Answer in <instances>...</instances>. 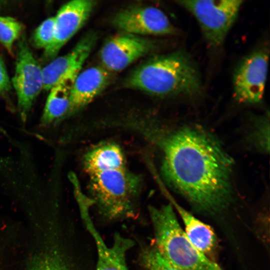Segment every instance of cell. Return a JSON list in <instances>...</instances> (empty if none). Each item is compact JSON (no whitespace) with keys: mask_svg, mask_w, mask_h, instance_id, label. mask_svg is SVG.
Returning <instances> with one entry per match:
<instances>
[{"mask_svg":"<svg viewBox=\"0 0 270 270\" xmlns=\"http://www.w3.org/2000/svg\"><path fill=\"white\" fill-rule=\"evenodd\" d=\"M193 14L208 43L218 47L223 42L242 4L240 0H178Z\"/></svg>","mask_w":270,"mask_h":270,"instance_id":"5","label":"cell"},{"mask_svg":"<svg viewBox=\"0 0 270 270\" xmlns=\"http://www.w3.org/2000/svg\"><path fill=\"white\" fill-rule=\"evenodd\" d=\"M54 34V16L44 20L36 29L32 36L34 46L44 50L52 43Z\"/></svg>","mask_w":270,"mask_h":270,"instance_id":"19","label":"cell"},{"mask_svg":"<svg viewBox=\"0 0 270 270\" xmlns=\"http://www.w3.org/2000/svg\"><path fill=\"white\" fill-rule=\"evenodd\" d=\"M95 2L92 0H73L64 4L54 19V34L51 44L44 50L42 59L54 58L64 46L82 28L90 17Z\"/></svg>","mask_w":270,"mask_h":270,"instance_id":"8","label":"cell"},{"mask_svg":"<svg viewBox=\"0 0 270 270\" xmlns=\"http://www.w3.org/2000/svg\"><path fill=\"white\" fill-rule=\"evenodd\" d=\"M162 176L197 210L225 208L233 193L232 160L215 138L202 128L184 126L161 140Z\"/></svg>","mask_w":270,"mask_h":270,"instance_id":"1","label":"cell"},{"mask_svg":"<svg viewBox=\"0 0 270 270\" xmlns=\"http://www.w3.org/2000/svg\"><path fill=\"white\" fill-rule=\"evenodd\" d=\"M78 200L82 220L95 242L97 252L96 270H128L126 254L134 246V241L116 233L114 236L112 245L108 246L96 228L89 213V206L93 202L82 198Z\"/></svg>","mask_w":270,"mask_h":270,"instance_id":"9","label":"cell"},{"mask_svg":"<svg viewBox=\"0 0 270 270\" xmlns=\"http://www.w3.org/2000/svg\"><path fill=\"white\" fill-rule=\"evenodd\" d=\"M268 54L258 50L246 56L233 76L234 96L238 102L256 104L263 98L268 70Z\"/></svg>","mask_w":270,"mask_h":270,"instance_id":"7","label":"cell"},{"mask_svg":"<svg viewBox=\"0 0 270 270\" xmlns=\"http://www.w3.org/2000/svg\"><path fill=\"white\" fill-rule=\"evenodd\" d=\"M30 270H74L58 252L45 254L34 260Z\"/></svg>","mask_w":270,"mask_h":270,"instance_id":"18","label":"cell"},{"mask_svg":"<svg viewBox=\"0 0 270 270\" xmlns=\"http://www.w3.org/2000/svg\"><path fill=\"white\" fill-rule=\"evenodd\" d=\"M109 80L110 74L104 68L92 66L80 72L72 89L68 114L93 100L106 88Z\"/></svg>","mask_w":270,"mask_h":270,"instance_id":"13","label":"cell"},{"mask_svg":"<svg viewBox=\"0 0 270 270\" xmlns=\"http://www.w3.org/2000/svg\"><path fill=\"white\" fill-rule=\"evenodd\" d=\"M6 2L3 0H0V10L5 4Z\"/></svg>","mask_w":270,"mask_h":270,"instance_id":"22","label":"cell"},{"mask_svg":"<svg viewBox=\"0 0 270 270\" xmlns=\"http://www.w3.org/2000/svg\"><path fill=\"white\" fill-rule=\"evenodd\" d=\"M113 24L126 34L136 35L174 34L176 28L166 15L153 6H134L118 12Z\"/></svg>","mask_w":270,"mask_h":270,"instance_id":"10","label":"cell"},{"mask_svg":"<svg viewBox=\"0 0 270 270\" xmlns=\"http://www.w3.org/2000/svg\"><path fill=\"white\" fill-rule=\"evenodd\" d=\"M149 213L154 242L162 256L178 270H222L190 242L176 216L172 204L150 206Z\"/></svg>","mask_w":270,"mask_h":270,"instance_id":"4","label":"cell"},{"mask_svg":"<svg viewBox=\"0 0 270 270\" xmlns=\"http://www.w3.org/2000/svg\"><path fill=\"white\" fill-rule=\"evenodd\" d=\"M12 88L11 82L4 64L0 57V96L8 92Z\"/></svg>","mask_w":270,"mask_h":270,"instance_id":"21","label":"cell"},{"mask_svg":"<svg viewBox=\"0 0 270 270\" xmlns=\"http://www.w3.org/2000/svg\"><path fill=\"white\" fill-rule=\"evenodd\" d=\"M22 24L16 18L0 16V43L13 54L14 44L22 35Z\"/></svg>","mask_w":270,"mask_h":270,"instance_id":"16","label":"cell"},{"mask_svg":"<svg viewBox=\"0 0 270 270\" xmlns=\"http://www.w3.org/2000/svg\"><path fill=\"white\" fill-rule=\"evenodd\" d=\"M80 72H70L50 90L40 119L42 126L49 125L68 114L72 89Z\"/></svg>","mask_w":270,"mask_h":270,"instance_id":"14","label":"cell"},{"mask_svg":"<svg viewBox=\"0 0 270 270\" xmlns=\"http://www.w3.org/2000/svg\"><path fill=\"white\" fill-rule=\"evenodd\" d=\"M18 113L26 120L34 102L43 90L42 68L34 58L24 35L18 40L14 75L11 81Z\"/></svg>","mask_w":270,"mask_h":270,"instance_id":"6","label":"cell"},{"mask_svg":"<svg viewBox=\"0 0 270 270\" xmlns=\"http://www.w3.org/2000/svg\"><path fill=\"white\" fill-rule=\"evenodd\" d=\"M96 41V36L88 33L65 55L56 57L42 68L43 90H50L70 72L80 70Z\"/></svg>","mask_w":270,"mask_h":270,"instance_id":"12","label":"cell"},{"mask_svg":"<svg viewBox=\"0 0 270 270\" xmlns=\"http://www.w3.org/2000/svg\"><path fill=\"white\" fill-rule=\"evenodd\" d=\"M140 259L142 270H178L162 256L154 244L142 249Z\"/></svg>","mask_w":270,"mask_h":270,"instance_id":"17","label":"cell"},{"mask_svg":"<svg viewBox=\"0 0 270 270\" xmlns=\"http://www.w3.org/2000/svg\"><path fill=\"white\" fill-rule=\"evenodd\" d=\"M153 44L141 36L123 34L112 38L102 46L100 58L106 70H122L148 54Z\"/></svg>","mask_w":270,"mask_h":270,"instance_id":"11","label":"cell"},{"mask_svg":"<svg viewBox=\"0 0 270 270\" xmlns=\"http://www.w3.org/2000/svg\"><path fill=\"white\" fill-rule=\"evenodd\" d=\"M92 200L103 216L118 220L134 216L140 180L126 167L121 148L113 143L100 144L84 156Z\"/></svg>","mask_w":270,"mask_h":270,"instance_id":"2","label":"cell"},{"mask_svg":"<svg viewBox=\"0 0 270 270\" xmlns=\"http://www.w3.org/2000/svg\"><path fill=\"white\" fill-rule=\"evenodd\" d=\"M252 138L254 144L260 150L269 152V122L266 118H263L256 124L252 132Z\"/></svg>","mask_w":270,"mask_h":270,"instance_id":"20","label":"cell"},{"mask_svg":"<svg viewBox=\"0 0 270 270\" xmlns=\"http://www.w3.org/2000/svg\"><path fill=\"white\" fill-rule=\"evenodd\" d=\"M126 84L158 96H194L202 92L198 70L182 51L152 58L130 74Z\"/></svg>","mask_w":270,"mask_h":270,"instance_id":"3","label":"cell"},{"mask_svg":"<svg viewBox=\"0 0 270 270\" xmlns=\"http://www.w3.org/2000/svg\"><path fill=\"white\" fill-rule=\"evenodd\" d=\"M184 226V232L192 244L202 254L208 256L217 244L216 236L208 224L192 214L172 200Z\"/></svg>","mask_w":270,"mask_h":270,"instance_id":"15","label":"cell"}]
</instances>
